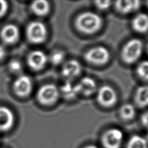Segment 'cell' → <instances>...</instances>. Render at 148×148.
Wrapping results in <instances>:
<instances>
[{
  "label": "cell",
  "mask_w": 148,
  "mask_h": 148,
  "mask_svg": "<svg viewBox=\"0 0 148 148\" xmlns=\"http://www.w3.org/2000/svg\"><path fill=\"white\" fill-rule=\"evenodd\" d=\"M76 24L81 32L91 34L100 29L103 24V20L95 12H85L78 16Z\"/></svg>",
  "instance_id": "6da1fadb"
},
{
  "label": "cell",
  "mask_w": 148,
  "mask_h": 148,
  "mask_svg": "<svg viewBox=\"0 0 148 148\" xmlns=\"http://www.w3.org/2000/svg\"><path fill=\"white\" fill-rule=\"evenodd\" d=\"M60 92L54 84H48L42 86L37 91V97L43 105H52L58 101Z\"/></svg>",
  "instance_id": "7a4b0ae2"
},
{
  "label": "cell",
  "mask_w": 148,
  "mask_h": 148,
  "mask_svg": "<svg viewBox=\"0 0 148 148\" xmlns=\"http://www.w3.org/2000/svg\"><path fill=\"white\" fill-rule=\"evenodd\" d=\"M143 50V43L140 39L130 40L123 48L122 56L123 60L127 63L136 62L140 57Z\"/></svg>",
  "instance_id": "3957f363"
},
{
  "label": "cell",
  "mask_w": 148,
  "mask_h": 148,
  "mask_svg": "<svg viewBox=\"0 0 148 148\" xmlns=\"http://www.w3.org/2000/svg\"><path fill=\"white\" fill-rule=\"evenodd\" d=\"M26 34L29 41L39 44L44 42L47 38V27L42 22H32L27 25Z\"/></svg>",
  "instance_id": "277c9868"
},
{
  "label": "cell",
  "mask_w": 148,
  "mask_h": 148,
  "mask_svg": "<svg viewBox=\"0 0 148 148\" xmlns=\"http://www.w3.org/2000/svg\"><path fill=\"white\" fill-rule=\"evenodd\" d=\"M123 138L124 134L121 130L112 128L104 132L101 142L104 148H121Z\"/></svg>",
  "instance_id": "5b68a950"
},
{
  "label": "cell",
  "mask_w": 148,
  "mask_h": 148,
  "mask_svg": "<svg viewBox=\"0 0 148 148\" xmlns=\"http://www.w3.org/2000/svg\"><path fill=\"white\" fill-rule=\"evenodd\" d=\"M97 99L101 106L110 107L116 103L117 96L113 88L108 86H104L99 90Z\"/></svg>",
  "instance_id": "8992f818"
},
{
  "label": "cell",
  "mask_w": 148,
  "mask_h": 148,
  "mask_svg": "<svg viewBox=\"0 0 148 148\" xmlns=\"http://www.w3.org/2000/svg\"><path fill=\"white\" fill-rule=\"evenodd\" d=\"M110 53L106 48L97 47L87 52L86 59L89 62L97 65H103L109 60Z\"/></svg>",
  "instance_id": "52a82bcc"
},
{
  "label": "cell",
  "mask_w": 148,
  "mask_h": 148,
  "mask_svg": "<svg viewBox=\"0 0 148 148\" xmlns=\"http://www.w3.org/2000/svg\"><path fill=\"white\" fill-rule=\"evenodd\" d=\"M13 90L15 93L21 97L29 95L32 90V82L31 78L25 75L20 76L14 81Z\"/></svg>",
  "instance_id": "ba28073f"
},
{
  "label": "cell",
  "mask_w": 148,
  "mask_h": 148,
  "mask_svg": "<svg viewBox=\"0 0 148 148\" xmlns=\"http://www.w3.org/2000/svg\"><path fill=\"white\" fill-rule=\"evenodd\" d=\"M0 37L5 44H14L17 42L20 37L18 27L14 24L5 25L0 32Z\"/></svg>",
  "instance_id": "9c48e42d"
},
{
  "label": "cell",
  "mask_w": 148,
  "mask_h": 148,
  "mask_svg": "<svg viewBox=\"0 0 148 148\" xmlns=\"http://www.w3.org/2000/svg\"><path fill=\"white\" fill-rule=\"evenodd\" d=\"M48 58L42 51L36 50L29 53L27 58V63L29 67L34 70H40L47 63Z\"/></svg>",
  "instance_id": "30bf717a"
},
{
  "label": "cell",
  "mask_w": 148,
  "mask_h": 148,
  "mask_svg": "<svg viewBox=\"0 0 148 148\" xmlns=\"http://www.w3.org/2000/svg\"><path fill=\"white\" fill-rule=\"evenodd\" d=\"M14 123V116L12 112L5 106H0V131H9Z\"/></svg>",
  "instance_id": "8fae6325"
},
{
  "label": "cell",
  "mask_w": 148,
  "mask_h": 148,
  "mask_svg": "<svg viewBox=\"0 0 148 148\" xmlns=\"http://www.w3.org/2000/svg\"><path fill=\"white\" fill-rule=\"evenodd\" d=\"M79 93L84 95H91L95 92L97 84L93 79L90 77H85L82 79L78 84H76Z\"/></svg>",
  "instance_id": "7c38bea8"
},
{
  "label": "cell",
  "mask_w": 148,
  "mask_h": 148,
  "mask_svg": "<svg viewBox=\"0 0 148 148\" xmlns=\"http://www.w3.org/2000/svg\"><path fill=\"white\" fill-rule=\"evenodd\" d=\"M82 71L80 63L76 60L69 61L64 65L62 74L66 78L73 79L80 75Z\"/></svg>",
  "instance_id": "4fadbf2b"
},
{
  "label": "cell",
  "mask_w": 148,
  "mask_h": 148,
  "mask_svg": "<svg viewBox=\"0 0 148 148\" xmlns=\"http://www.w3.org/2000/svg\"><path fill=\"white\" fill-rule=\"evenodd\" d=\"M117 9L123 13L136 11L140 6V0H116Z\"/></svg>",
  "instance_id": "5bb4252c"
},
{
  "label": "cell",
  "mask_w": 148,
  "mask_h": 148,
  "mask_svg": "<svg viewBox=\"0 0 148 148\" xmlns=\"http://www.w3.org/2000/svg\"><path fill=\"white\" fill-rule=\"evenodd\" d=\"M32 11L38 16H45L50 10L48 0H34L31 5Z\"/></svg>",
  "instance_id": "9a60e30c"
},
{
  "label": "cell",
  "mask_w": 148,
  "mask_h": 148,
  "mask_svg": "<svg viewBox=\"0 0 148 148\" xmlns=\"http://www.w3.org/2000/svg\"><path fill=\"white\" fill-rule=\"evenodd\" d=\"M132 27L137 32L144 33L148 30V15L139 14L132 21Z\"/></svg>",
  "instance_id": "2e32d148"
},
{
  "label": "cell",
  "mask_w": 148,
  "mask_h": 148,
  "mask_svg": "<svg viewBox=\"0 0 148 148\" xmlns=\"http://www.w3.org/2000/svg\"><path fill=\"white\" fill-rule=\"evenodd\" d=\"M135 100L140 107L148 106V86H143L138 89Z\"/></svg>",
  "instance_id": "e0dca14e"
},
{
  "label": "cell",
  "mask_w": 148,
  "mask_h": 148,
  "mask_svg": "<svg viewBox=\"0 0 148 148\" xmlns=\"http://www.w3.org/2000/svg\"><path fill=\"white\" fill-rule=\"evenodd\" d=\"M126 148H148L147 140L139 135H134L128 140Z\"/></svg>",
  "instance_id": "ac0fdd59"
},
{
  "label": "cell",
  "mask_w": 148,
  "mask_h": 148,
  "mask_svg": "<svg viewBox=\"0 0 148 148\" xmlns=\"http://www.w3.org/2000/svg\"><path fill=\"white\" fill-rule=\"evenodd\" d=\"M61 92L65 99H72L78 94L76 85H74L70 81H67L63 84Z\"/></svg>",
  "instance_id": "d6986e66"
},
{
  "label": "cell",
  "mask_w": 148,
  "mask_h": 148,
  "mask_svg": "<svg viewBox=\"0 0 148 148\" xmlns=\"http://www.w3.org/2000/svg\"><path fill=\"white\" fill-rule=\"evenodd\" d=\"M136 109L131 104H125L119 110V115L124 120H131L136 116Z\"/></svg>",
  "instance_id": "ffe728a7"
},
{
  "label": "cell",
  "mask_w": 148,
  "mask_h": 148,
  "mask_svg": "<svg viewBox=\"0 0 148 148\" xmlns=\"http://www.w3.org/2000/svg\"><path fill=\"white\" fill-rule=\"evenodd\" d=\"M137 73L142 79L148 81V61L140 63L137 68Z\"/></svg>",
  "instance_id": "44dd1931"
},
{
  "label": "cell",
  "mask_w": 148,
  "mask_h": 148,
  "mask_svg": "<svg viewBox=\"0 0 148 148\" xmlns=\"http://www.w3.org/2000/svg\"><path fill=\"white\" fill-rule=\"evenodd\" d=\"M65 59L64 53L61 52V51H58L53 53L51 56V62L54 65H59L62 63Z\"/></svg>",
  "instance_id": "7402d4cb"
},
{
  "label": "cell",
  "mask_w": 148,
  "mask_h": 148,
  "mask_svg": "<svg viewBox=\"0 0 148 148\" xmlns=\"http://www.w3.org/2000/svg\"><path fill=\"white\" fill-rule=\"evenodd\" d=\"M9 69L14 73L20 72L22 69L21 63L19 61L16 60H13L10 62L9 64Z\"/></svg>",
  "instance_id": "603a6c76"
},
{
  "label": "cell",
  "mask_w": 148,
  "mask_h": 148,
  "mask_svg": "<svg viewBox=\"0 0 148 148\" xmlns=\"http://www.w3.org/2000/svg\"><path fill=\"white\" fill-rule=\"evenodd\" d=\"M9 8V5L7 0H0V18L7 14Z\"/></svg>",
  "instance_id": "cb8c5ba5"
},
{
  "label": "cell",
  "mask_w": 148,
  "mask_h": 148,
  "mask_svg": "<svg viewBox=\"0 0 148 148\" xmlns=\"http://www.w3.org/2000/svg\"><path fill=\"white\" fill-rule=\"evenodd\" d=\"M112 0H95L97 7L100 9H106L111 5Z\"/></svg>",
  "instance_id": "d4e9b609"
},
{
  "label": "cell",
  "mask_w": 148,
  "mask_h": 148,
  "mask_svg": "<svg viewBox=\"0 0 148 148\" xmlns=\"http://www.w3.org/2000/svg\"><path fill=\"white\" fill-rule=\"evenodd\" d=\"M142 123L144 126L148 129V110L145 112L142 116Z\"/></svg>",
  "instance_id": "484cf974"
},
{
  "label": "cell",
  "mask_w": 148,
  "mask_h": 148,
  "mask_svg": "<svg viewBox=\"0 0 148 148\" xmlns=\"http://www.w3.org/2000/svg\"><path fill=\"white\" fill-rule=\"evenodd\" d=\"M6 49L3 45H0V61L3 60V59L5 58L6 56Z\"/></svg>",
  "instance_id": "4316f807"
},
{
  "label": "cell",
  "mask_w": 148,
  "mask_h": 148,
  "mask_svg": "<svg viewBox=\"0 0 148 148\" xmlns=\"http://www.w3.org/2000/svg\"><path fill=\"white\" fill-rule=\"evenodd\" d=\"M84 148H99V147L95 145H88Z\"/></svg>",
  "instance_id": "83f0119b"
},
{
  "label": "cell",
  "mask_w": 148,
  "mask_h": 148,
  "mask_svg": "<svg viewBox=\"0 0 148 148\" xmlns=\"http://www.w3.org/2000/svg\"><path fill=\"white\" fill-rule=\"evenodd\" d=\"M147 52H148V45L147 46Z\"/></svg>",
  "instance_id": "f1b7e54d"
},
{
  "label": "cell",
  "mask_w": 148,
  "mask_h": 148,
  "mask_svg": "<svg viewBox=\"0 0 148 148\" xmlns=\"http://www.w3.org/2000/svg\"><path fill=\"white\" fill-rule=\"evenodd\" d=\"M147 5H148V0H147Z\"/></svg>",
  "instance_id": "f546056e"
}]
</instances>
